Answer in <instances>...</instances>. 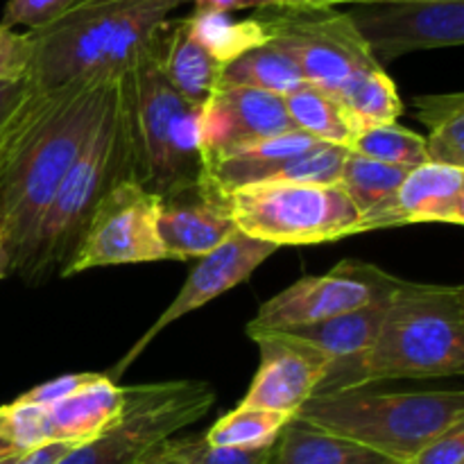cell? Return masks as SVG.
Masks as SVG:
<instances>
[{
  "mask_svg": "<svg viewBox=\"0 0 464 464\" xmlns=\"http://www.w3.org/2000/svg\"><path fill=\"white\" fill-rule=\"evenodd\" d=\"M118 77H84L57 89L27 82L25 95L0 125V229L9 275L25 266L41 218L84 150Z\"/></svg>",
  "mask_w": 464,
  "mask_h": 464,
  "instance_id": "cell-1",
  "label": "cell"
},
{
  "mask_svg": "<svg viewBox=\"0 0 464 464\" xmlns=\"http://www.w3.org/2000/svg\"><path fill=\"white\" fill-rule=\"evenodd\" d=\"M464 372V288L403 281L367 352L334 361L313 397Z\"/></svg>",
  "mask_w": 464,
  "mask_h": 464,
  "instance_id": "cell-2",
  "label": "cell"
},
{
  "mask_svg": "<svg viewBox=\"0 0 464 464\" xmlns=\"http://www.w3.org/2000/svg\"><path fill=\"white\" fill-rule=\"evenodd\" d=\"M193 0H75L32 32L34 57L27 82L57 89L84 77H118L175 9Z\"/></svg>",
  "mask_w": 464,
  "mask_h": 464,
  "instance_id": "cell-3",
  "label": "cell"
},
{
  "mask_svg": "<svg viewBox=\"0 0 464 464\" xmlns=\"http://www.w3.org/2000/svg\"><path fill=\"white\" fill-rule=\"evenodd\" d=\"M157 32V30H154ZM131 179L157 198L202 179V107L186 102L159 63L154 34L118 80Z\"/></svg>",
  "mask_w": 464,
  "mask_h": 464,
  "instance_id": "cell-4",
  "label": "cell"
},
{
  "mask_svg": "<svg viewBox=\"0 0 464 464\" xmlns=\"http://www.w3.org/2000/svg\"><path fill=\"white\" fill-rule=\"evenodd\" d=\"M295 420L379 453L392 464H411L429 442L464 424V394L344 392L313 397Z\"/></svg>",
  "mask_w": 464,
  "mask_h": 464,
  "instance_id": "cell-5",
  "label": "cell"
},
{
  "mask_svg": "<svg viewBox=\"0 0 464 464\" xmlns=\"http://www.w3.org/2000/svg\"><path fill=\"white\" fill-rule=\"evenodd\" d=\"M121 80V77H118ZM118 80L109 86L102 113L86 140L84 150L59 184L53 202L45 208L32 240L30 254L18 275L41 284L54 270L62 272L75 252L95 204L116 181L131 179L125 116H122Z\"/></svg>",
  "mask_w": 464,
  "mask_h": 464,
  "instance_id": "cell-6",
  "label": "cell"
},
{
  "mask_svg": "<svg viewBox=\"0 0 464 464\" xmlns=\"http://www.w3.org/2000/svg\"><path fill=\"white\" fill-rule=\"evenodd\" d=\"M227 208L236 229L276 247L331 243L361 227V213L338 184L243 186L227 195Z\"/></svg>",
  "mask_w": 464,
  "mask_h": 464,
  "instance_id": "cell-7",
  "label": "cell"
},
{
  "mask_svg": "<svg viewBox=\"0 0 464 464\" xmlns=\"http://www.w3.org/2000/svg\"><path fill=\"white\" fill-rule=\"evenodd\" d=\"M122 394L121 420L91 442L71 449L57 464H143L216 403V390L204 381L127 385Z\"/></svg>",
  "mask_w": 464,
  "mask_h": 464,
  "instance_id": "cell-8",
  "label": "cell"
},
{
  "mask_svg": "<svg viewBox=\"0 0 464 464\" xmlns=\"http://www.w3.org/2000/svg\"><path fill=\"white\" fill-rule=\"evenodd\" d=\"M266 30L267 44L285 54L304 82L335 93L362 72L379 71L370 48L347 12L315 5H279L254 12Z\"/></svg>",
  "mask_w": 464,
  "mask_h": 464,
  "instance_id": "cell-9",
  "label": "cell"
},
{
  "mask_svg": "<svg viewBox=\"0 0 464 464\" xmlns=\"http://www.w3.org/2000/svg\"><path fill=\"white\" fill-rule=\"evenodd\" d=\"M152 261H168L159 236V198L139 181L121 179L95 204L75 252L59 275Z\"/></svg>",
  "mask_w": 464,
  "mask_h": 464,
  "instance_id": "cell-10",
  "label": "cell"
},
{
  "mask_svg": "<svg viewBox=\"0 0 464 464\" xmlns=\"http://www.w3.org/2000/svg\"><path fill=\"white\" fill-rule=\"evenodd\" d=\"M403 279L379 266L344 258L322 276H302L261 304L247 324V335L258 331H290L385 302L397 293Z\"/></svg>",
  "mask_w": 464,
  "mask_h": 464,
  "instance_id": "cell-11",
  "label": "cell"
},
{
  "mask_svg": "<svg viewBox=\"0 0 464 464\" xmlns=\"http://www.w3.org/2000/svg\"><path fill=\"white\" fill-rule=\"evenodd\" d=\"M347 14L379 63L464 44V0L353 3Z\"/></svg>",
  "mask_w": 464,
  "mask_h": 464,
  "instance_id": "cell-12",
  "label": "cell"
},
{
  "mask_svg": "<svg viewBox=\"0 0 464 464\" xmlns=\"http://www.w3.org/2000/svg\"><path fill=\"white\" fill-rule=\"evenodd\" d=\"M276 249H279L276 245L263 243V240L252 238V236H245L243 231H234L225 243L218 245L213 252H208L207 256L199 258V263L195 266V270L190 272L188 279L184 281V285H181L177 297L170 302V306H168L166 311L157 317V322L131 344L130 352L111 367V372L107 374L109 379H118V376L125 374V372L130 370L131 362L148 349V344L152 343L166 326L175 324V322L181 320L184 315L198 311L204 304L213 302L216 297L229 293L231 288H236V285H240L243 281H247L249 276L256 272V267L261 266V263H266Z\"/></svg>",
  "mask_w": 464,
  "mask_h": 464,
  "instance_id": "cell-13",
  "label": "cell"
},
{
  "mask_svg": "<svg viewBox=\"0 0 464 464\" xmlns=\"http://www.w3.org/2000/svg\"><path fill=\"white\" fill-rule=\"evenodd\" d=\"M249 338L256 343L261 362L238 406L295 417L313 399L331 361L285 331H258Z\"/></svg>",
  "mask_w": 464,
  "mask_h": 464,
  "instance_id": "cell-14",
  "label": "cell"
},
{
  "mask_svg": "<svg viewBox=\"0 0 464 464\" xmlns=\"http://www.w3.org/2000/svg\"><path fill=\"white\" fill-rule=\"evenodd\" d=\"M295 131L284 98L243 86H218L199 113L204 161L240 145Z\"/></svg>",
  "mask_w": 464,
  "mask_h": 464,
  "instance_id": "cell-15",
  "label": "cell"
},
{
  "mask_svg": "<svg viewBox=\"0 0 464 464\" xmlns=\"http://www.w3.org/2000/svg\"><path fill=\"white\" fill-rule=\"evenodd\" d=\"M417 222H464V170L462 168L424 163L412 168L392 198L361 216L358 234Z\"/></svg>",
  "mask_w": 464,
  "mask_h": 464,
  "instance_id": "cell-16",
  "label": "cell"
},
{
  "mask_svg": "<svg viewBox=\"0 0 464 464\" xmlns=\"http://www.w3.org/2000/svg\"><path fill=\"white\" fill-rule=\"evenodd\" d=\"M236 229L227 195L202 179L159 198V236L168 261L202 258L225 243Z\"/></svg>",
  "mask_w": 464,
  "mask_h": 464,
  "instance_id": "cell-17",
  "label": "cell"
},
{
  "mask_svg": "<svg viewBox=\"0 0 464 464\" xmlns=\"http://www.w3.org/2000/svg\"><path fill=\"white\" fill-rule=\"evenodd\" d=\"M154 48L163 75L172 89L186 102L204 107L220 86L225 66L195 41L188 30V18L163 21L154 32Z\"/></svg>",
  "mask_w": 464,
  "mask_h": 464,
  "instance_id": "cell-18",
  "label": "cell"
},
{
  "mask_svg": "<svg viewBox=\"0 0 464 464\" xmlns=\"http://www.w3.org/2000/svg\"><path fill=\"white\" fill-rule=\"evenodd\" d=\"M125 394L121 385L107 374H95L93 381L71 397L45 408L50 442L82 447L104 430L111 429L122 415Z\"/></svg>",
  "mask_w": 464,
  "mask_h": 464,
  "instance_id": "cell-19",
  "label": "cell"
},
{
  "mask_svg": "<svg viewBox=\"0 0 464 464\" xmlns=\"http://www.w3.org/2000/svg\"><path fill=\"white\" fill-rule=\"evenodd\" d=\"M266 464H392L379 453L290 420L267 453Z\"/></svg>",
  "mask_w": 464,
  "mask_h": 464,
  "instance_id": "cell-20",
  "label": "cell"
},
{
  "mask_svg": "<svg viewBox=\"0 0 464 464\" xmlns=\"http://www.w3.org/2000/svg\"><path fill=\"white\" fill-rule=\"evenodd\" d=\"M385 308H388V299L358 308V311L343 313L331 320L290 329L285 334L311 344L313 349L324 353L331 362L344 361V358L358 356L372 347L381 324H383Z\"/></svg>",
  "mask_w": 464,
  "mask_h": 464,
  "instance_id": "cell-21",
  "label": "cell"
},
{
  "mask_svg": "<svg viewBox=\"0 0 464 464\" xmlns=\"http://www.w3.org/2000/svg\"><path fill=\"white\" fill-rule=\"evenodd\" d=\"M284 102L295 130L304 131V134L313 136L322 143L340 145V148L349 150L358 125L340 107L334 95L324 93L311 84H304L299 91L285 95Z\"/></svg>",
  "mask_w": 464,
  "mask_h": 464,
  "instance_id": "cell-22",
  "label": "cell"
},
{
  "mask_svg": "<svg viewBox=\"0 0 464 464\" xmlns=\"http://www.w3.org/2000/svg\"><path fill=\"white\" fill-rule=\"evenodd\" d=\"M306 84L299 68L275 45L266 44L249 53L240 54L222 71L220 86H243V89L266 91V93L285 95L295 93Z\"/></svg>",
  "mask_w": 464,
  "mask_h": 464,
  "instance_id": "cell-23",
  "label": "cell"
},
{
  "mask_svg": "<svg viewBox=\"0 0 464 464\" xmlns=\"http://www.w3.org/2000/svg\"><path fill=\"white\" fill-rule=\"evenodd\" d=\"M186 18H188V30L195 41L222 66L267 44L266 30L254 16L238 21L231 14L193 12Z\"/></svg>",
  "mask_w": 464,
  "mask_h": 464,
  "instance_id": "cell-24",
  "label": "cell"
},
{
  "mask_svg": "<svg viewBox=\"0 0 464 464\" xmlns=\"http://www.w3.org/2000/svg\"><path fill=\"white\" fill-rule=\"evenodd\" d=\"M329 95L338 100L340 107L356 122L358 130L370 125H392L403 113L397 84L383 68L362 72Z\"/></svg>",
  "mask_w": 464,
  "mask_h": 464,
  "instance_id": "cell-25",
  "label": "cell"
},
{
  "mask_svg": "<svg viewBox=\"0 0 464 464\" xmlns=\"http://www.w3.org/2000/svg\"><path fill=\"white\" fill-rule=\"evenodd\" d=\"M408 172L411 170H406V168L388 166V163L372 161L361 154L347 152L338 186L344 190L349 202L358 208V213L365 216L367 211L376 208L397 193Z\"/></svg>",
  "mask_w": 464,
  "mask_h": 464,
  "instance_id": "cell-26",
  "label": "cell"
},
{
  "mask_svg": "<svg viewBox=\"0 0 464 464\" xmlns=\"http://www.w3.org/2000/svg\"><path fill=\"white\" fill-rule=\"evenodd\" d=\"M290 420L281 412L238 406L207 430L204 442L227 449H270Z\"/></svg>",
  "mask_w": 464,
  "mask_h": 464,
  "instance_id": "cell-27",
  "label": "cell"
},
{
  "mask_svg": "<svg viewBox=\"0 0 464 464\" xmlns=\"http://www.w3.org/2000/svg\"><path fill=\"white\" fill-rule=\"evenodd\" d=\"M349 152L361 154V157L372 159V161L388 163V166H399L412 170L424 163L426 159V140L424 136L397 125H370L356 131Z\"/></svg>",
  "mask_w": 464,
  "mask_h": 464,
  "instance_id": "cell-28",
  "label": "cell"
},
{
  "mask_svg": "<svg viewBox=\"0 0 464 464\" xmlns=\"http://www.w3.org/2000/svg\"><path fill=\"white\" fill-rule=\"evenodd\" d=\"M50 430L45 408L12 401L0 406V464L14 462L41 447H48Z\"/></svg>",
  "mask_w": 464,
  "mask_h": 464,
  "instance_id": "cell-29",
  "label": "cell"
},
{
  "mask_svg": "<svg viewBox=\"0 0 464 464\" xmlns=\"http://www.w3.org/2000/svg\"><path fill=\"white\" fill-rule=\"evenodd\" d=\"M270 449L208 447L204 438L172 440V453L179 464H266Z\"/></svg>",
  "mask_w": 464,
  "mask_h": 464,
  "instance_id": "cell-30",
  "label": "cell"
},
{
  "mask_svg": "<svg viewBox=\"0 0 464 464\" xmlns=\"http://www.w3.org/2000/svg\"><path fill=\"white\" fill-rule=\"evenodd\" d=\"M426 140V159L429 163L464 170V113H458L451 121L430 127Z\"/></svg>",
  "mask_w": 464,
  "mask_h": 464,
  "instance_id": "cell-31",
  "label": "cell"
},
{
  "mask_svg": "<svg viewBox=\"0 0 464 464\" xmlns=\"http://www.w3.org/2000/svg\"><path fill=\"white\" fill-rule=\"evenodd\" d=\"M72 3L75 0H7L0 25L12 27V30L16 25L27 27L30 32L41 30L62 16Z\"/></svg>",
  "mask_w": 464,
  "mask_h": 464,
  "instance_id": "cell-32",
  "label": "cell"
},
{
  "mask_svg": "<svg viewBox=\"0 0 464 464\" xmlns=\"http://www.w3.org/2000/svg\"><path fill=\"white\" fill-rule=\"evenodd\" d=\"M34 57L32 32H16L0 25V82L25 80Z\"/></svg>",
  "mask_w": 464,
  "mask_h": 464,
  "instance_id": "cell-33",
  "label": "cell"
},
{
  "mask_svg": "<svg viewBox=\"0 0 464 464\" xmlns=\"http://www.w3.org/2000/svg\"><path fill=\"white\" fill-rule=\"evenodd\" d=\"M93 376L95 374H91V372H82V374L57 376V379L45 381V383H41V385H36V388L23 392L21 397L16 399V401L27 403V406L48 408V406H53V403H57V401H62V399L75 394L77 390L84 388L89 381H93Z\"/></svg>",
  "mask_w": 464,
  "mask_h": 464,
  "instance_id": "cell-34",
  "label": "cell"
},
{
  "mask_svg": "<svg viewBox=\"0 0 464 464\" xmlns=\"http://www.w3.org/2000/svg\"><path fill=\"white\" fill-rule=\"evenodd\" d=\"M417 121L424 122L426 127H435L440 122L451 121L458 113H464V95L458 93H435V95H417L412 98Z\"/></svg>",
  "mask_w": 464,
  "mask_h": 464,
  "instance_id": "cell-35",
  "label": "cell"
},
{
  "mask_svg": "<svg viewBox=\"0 0 464 464\" xmlns=\"http://www.w3.org/2000/svg\"><path fill=\"white\" fill-rule=\"evenodd\" d=\"M411 464H464V424L426 444Z\"/></svg>",
  "mask_w": 464,
  "mask_h": 464,
  "instance_id": "cell-36",
  "label": "cell"
},
{
  "mask_svg": "<svg viewBox=\"0 0 464 464\" xmlns=\"http://www.w3.org/2000/svg\"><path fill=\"white\" fill-rule=\"evenodd\" d=\"M25 91H27V77L25 80L0 82V125H3L5 118L12 113V109L21 102Z\"/></svg>",
  "mask_w": 464,
  "mask_h": 464,
  "instance_id": "cell-37",
  "label": "cell"
},
{
  "mask_svg": "<svg viewBox=\"0 0 464 464\" xmlns=\"http://www.w3.org/2000/svg\"><path fill=\"white\" fill-rule=\"evenodd\" d=\"M71 449L75 447H68V444H48V447H41L36 451H32L30 456H23L18 460L5 464H57Z\"/></svg>",
  "mask_w": 464,
  "mask_h": 464,
  "instance_id": "cell-38",
  "label": "cell"
},
{
  "mask_svg": "<svg viewBox=\"0 0 464 464\" xmlns=\"http://www.w3.org/2000/svg\"><path fill=\"white\" fill-rule=\"evenodd\" d=\"M195 12H220L231 14L245 9V0H193Z\"/></svg>",
  "mask_w": 464,
  "mask_h": 464,
  "instance_id": "cell-39",
  "label": "cell"
},
{
  "mask_svg": "<svg viewBox=\"0 0 464 464\" xmlns=\"http://www.w3.org/2000/svg\"><path fill=\"white\" fill-rule=\"evenodd\" d=\"M279 5H295V0H245V9H263V7H279Z\"/></svg>",
  "mask_w": 464,
  "mask_h": 464,
  "instance_id": "cell-40",
  "label": "cell"
},
{
  "mask_svg": "<svg viewBox=\"0 0 464 464\" xmlns=\"http://www.w3.org/2000/svg\"><path fill=\"white\" fill-rule=\"evenodd\" d=\"M9 275V254H7V245H5V236L3 229H0V279Z\"/></svg>",
  "mask_w": 464,
  "mask_h": 464,
  "instance_id": "cell-41",
  "label": "cell"
},
{
  "mask_svg": "<svg viewBox=\"0 0 464 464\" xmlns=\"http://www.w3.org/2000/svg\"><path fill=\"white\" fill-rule=\"evenodd\" d=\"M356 0H295V5H315V7H338V5H352Z\"/></svg>",
  "mask_w": 464,
  "mask_h": 464,
  "instance_id": "cell-42",
  "label": "cell"
},
{
  "mask_svg": "<svg viewBox=\"0 0 464 464\" xmlns=\"http://www.w3.org/2000/svg\"><path fill=\"white\" fill-rule=\"evenodd\" d=\"M168 451H170V442L163 444V447L159 449L157 453H152V456H150L148 460H145L143 464H166V460H168Z\"/></svg>",
  "mask_w": 464,
  "mask_h": 464,
  "instance_id": "cell-43",
  "label": "cell"
},
{
  "mask_svg": "<svg viewBox=\"0 0 464 464\" xmlns=\"http://www.w3.org/2000/svg\"><path fill=\"white\" fill-rule=\"evenodd\" d=\"M356 3H399V0H356ZM406 3H415V0H406Z\"/></svg>",
  "mask_w": 464,
  "mask_h": 464,
  "instance_id": "cell-44",
  "label": "cell"
},
{
  "mask_svg": "<svg viewBox=\"0 0 464 464\" xmlns=\"http://www.w3.org/2000/svg\"><path fill=\"white\" fill-rule=\"evenodd\" d=\"M166 464H179V462H177L175 453H172V440H170V451H168V460H166Z\"/></svg>",
  "mask_w": 464,
  "mask_h": 464,
  "instance_id": "cell-45",
  "label": "cell"
}]
</instances>
